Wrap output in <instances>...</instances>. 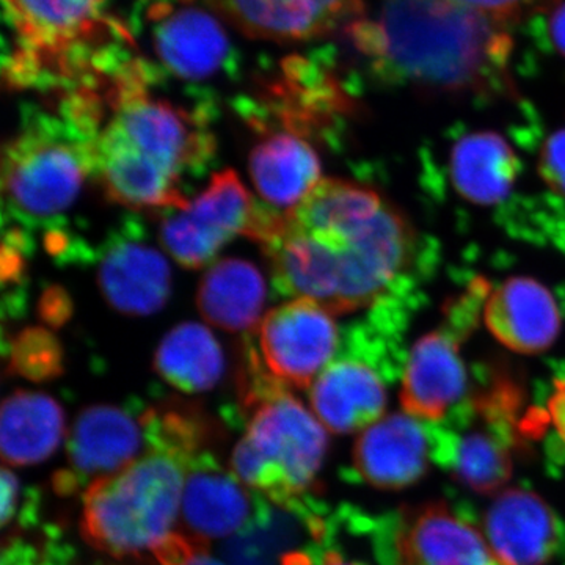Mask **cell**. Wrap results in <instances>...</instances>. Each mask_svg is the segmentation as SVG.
Returning <instances> with one entry per match:
<instances>
[{
    "instance_id": "cell-3",
    "label": "cell",
    "mask_w": 565,
    "mask_h": 565,
    "mask_svg": "<svg viewBox=\"0 0 565 565\" xmlns=\"http://www.w3.org/2000/svg\"><path fill=\"white\" fill-rule=\"evenodd\" d=\"M150 448L120 473L87 486L82 531L111 556L158 552L180 522L195 430L178 414H150Z\"/></svg>"
},
{
    "instance_id": "cell-26",
    "label": "cell",
    "mask_w": 565,
    "mask_h": 565,
    "mask_svg": "<svg viewBox=\"0 0 565 565\" xmlns=\"http://www.w3.org/2000/svg\"><path fill=\"white\" fill-rule=\"evenodd\" d=\"M154 371L182 393L211 392L225 373V356L207 327L184 322L162 338L154 353Z\"/></svg>"
},
{
    "instance_id": "cell-6",
    "label": "cell",
    "mask_w": 565,
    "mask_h": 565,
    "mask_svg": "<svg viewBox=\"0 0 565 565\" xmlns=\"http://www.w3.org/2000/svg\"><path fill=\"white\" fill-rule=\"evenodd\" d=\"M250 364V422L234 446L232 471L248 489L274 503L302 504L326 460L329 435L313 411L259 366L262 360L255 351Z\"/></svg>"
},
{
    "instance_id": "cell-22",
    "label": "cell",
    "mask_w": 565,
    "mask_h": 565,
    "mask_svg": "<svg viewBox=\"0 0 565 565\" xmlns=\"http://www.w3.org/2000/svg\"><path fill=\"white\" fill-rule=\"evenodd\" d=\"M250 177L263 202L288 214L322 181L321 162L296 132H275L253 148Z\"/></svg>"
},
{
    "instance_id": "cell-2",
    "label": "cell",
    "mask_w": 565,
    "mask_h": 565,
    "mask_svg": "<svg viewBox=\"0 0 565 565\" xmlns=\"http://www.w3.org/2000/svg\"><path fill=\"white\" fill-rule=\"evenodd\" d=\"M154 70L128 57L103 81L110 115L96 136L95 178L110 202L131 210H184L188 174L214 158L204 106L188 110L152 95Z\"/></svg>"
},
{
    "instance_id": "cell-35",
    "label": "cell",
    "mask_w": 565,
    "mask_h": 565,
    "mask_svg": "<svg viewBox=\"0 0 565 565\" xmlns=\"http://www.w3.org/2000/svg\"><path fill=\"white\" fill-rule=\"evenodd\" d=\"M152 2H159V0H152ZM170 2H192V0H170Z\"/></svg>"
},
{
    "instance_id": "cell-7",
    "label": "cell",
    "mask_w": 565,
    "mask_h": 565,
    "mask_svg": "<svg viewBox=\"0 0 565 565\" xmlns=\"http://www.w3.org/2000/svg\"><path fill=\"white\" fill-rule=\"evenodd\" d=\"M98 131L68 103L62 109L29 111L2 158L6 215L39 226L61 218L95 178Z\"/></svg>"
},
{
    "instance_id": "cell-9",
    "label": "cell",
    "mask_w": 565,
    "mask_h": 565,
    "mask_svg": "<svg viewBox=\"0 0 565 565\" xmlns=\"http://www.w3.org/2000/svg\"><path fill=\"white\" fill-rule=\"evenodd\" d=\"M379 565H501L467 516L445 503L366 519Z\"/></svg>"
},
{
    "instance_id": "cell-33",
    "label": "cell",
    "mask_w": 565,
    "mask_h": 565,
    "mask_svg": "<svg viewBox=\"0 0 565 565\" xmlns=\"http://www.w3.org/2000/svg\"><path fill=\"white\" fill-rule=\"evenodd\" d=\"M178 565H228L218 559V557L210 555L203 546L193 550L191 555L182 559Z\"/></svg>"
},
{
    "instance_id": "cell-11",
    "label": "cell",
    "mask_w": 565,
    "mask_h": 565,
    "mask_svg": "<svg viewBox=\"0 0 565 565\" xmlns=\"http://www.w3.org/2000/svg\"><path fill=\"white\" fill-rule=\"evenodd\" d=\"M258 348L267 373L294 388H310L337 359L340 333L322 305L294 299L274 308L258 326Z\"/></svg>"
},
{
    "instance_id": "cell-12",
    "label": "cell",
    "mask_w": 565,
    "mask_h": 565,
    "mask_svg": "<svg viewBox=\"0 0 565 565\" xmlns=\"http://www.w3.org/2000/svg\"><path fill=\"white\" fill-rule=\"evenodd\" d=\"M152 47L167 73L189 82L212 79L236 65L221 18L192 2H152Z\"/></svg>"
},
{
    "instance_id": "cell-32",
    "label": "cell",
    "mask_w": 565,
    "mask_h": 565,
    "mask_svg": "<svg viewBox=\"0 0 565 565\" xmlns=\"http://www.w3.org/2000/svg\"><path fill=\"white\" fill-rule=\"evenodd\" d=\"M546 32L555 50L565 57V0L556 2L550 10Z\"/></svg>"
},
{
    "instance_id": "cell-20",
    "label": "cell",
    "mask_w": 565,
    "mask_h": 565,
    "mask_svg": "<svg viewBox=\"0 0 565 565\" xmlns=\"http://www.w3.org/2000/svg\"><path fill=\"white\" fill-rule=\"evenodd\" d=\"M386 399L385 379L359 352L334 359L310 386L311 411L333 434L373 426L384 415Z\"/></svg>"
},
{
    "instance_id": "cell-8",
    "label": "cell",
    "mask_w": 565,
    "mask_h": 565,
    "mask_svg": "<svg viewBox=\"0 0 565 565\" xmlns=\"http://www.w3.org/2000/svg\"><path fill=\"white\" fill-rule=\"evenodd\" d=\"M520 405L497 393H478L444 422L429 423L433 463L476 493L503 489L514 471V451L527 444Z\"/></svg>"
},
{
    "instance_id": "cell-27",
    "label": "cell",
    "mask_w": 565,
    "mask_h": 565,
    "mask_svg": "<svg viewBox=\"0 0 565 565\" xmlns=\"http://www.w3.org/2000/svg\"><path fill=\"white\" fill-rule=\"evenodd\" d=\"M61 345L50 332L24 330L11 343V366L29 379H46L61 373Z\"/></svg>"
},
{
    "instance_id": "cell-34",
    "label": "cell",
    "mask_w": 565,
    "mask_h": 565,
    "mask_svg": "<svg viewBox=\"0 0 565 565\" xmlns=\"http://www.w3.org/2000/svg\"><path fill=\"white\" fill-rule=\"evenodd\" d=\"M322 565H363L359 563H353V561H345L343 556L338 555L334 552H326L323 553Z\"/></svg>"
},
{
    "instance_id": "cell-24",
    "label": "cell",
    "mask_w": 565,
    "mask_h": 565,
    "mask_svg": "<svg viewBox=\"0 0 565 565\" xmlns=\"http://www.w3.org/2000/svg\"><path fill=\"white\" fill-rule=\"evenodd\" d=\"M266 297V280L255 264L225 258L204 274L196 305L211 326L226 332H248L263 321Z\"/></svg>"
},
{
    "instance_id": "cell-28",
    "label": "cell",
    "mask_w": 565,
    "mask_h": 565,
    "mask_svg": "<svg viewBox=\"0 0 565 565\" xmlns=\"http://www.w3.org/2000/svg\"><path fill=\"white\" fill-rule=\"evenodd\" d=\"M539 173L553 192L565 196V129L545 140L539 156Z\"/></svg>"
},
{
    "instance_id": "cell-19",
    "label": "cell",
    "mask_w": 565,
    "mask_h": 565,
    "mask_svg": "<svg viewBox=\"0 0 565 565\" xmlns=\"http://www.w3.org/2000/svg\"><path fill=\"white\" fill-rule=\"evenodd\" d=\"M234 28L250 39L302 43L349 25L364 6L362 0H210Z\"/></svg>"
},
{
    "instance_id": "cell-14",
    "label": "cell",
    "mask_w": 565,
    "mask_h": 565,
    "mask_svg": "<svg viewBox=\"0 0 565 565\" xmlns=\"http://www.w3.org/2000/svg\"><path fill=\"white\" fill-rule=\"evenodd\" d=\"M263 497L210 455L195 456L185 476L180 523L185 537L204 545L243 533L263 520Z\"/></svg>"
},
{
    "instance_id": "cell-18",
    "label": "cell",
    "mask_w": 565,
    "mask_h": 565,
    "mask_svg": "<svg viewBox=\"0 0 565 565\" xmlns=\"http://www.w3.org/2000/svg\"><path fill=\"white\" fill-rule=\"evenodd\" d=\"M433 462L429 423L393 414L366 427L353 446V476L381 490L415 484Z\"/></svg>"
},
{
    "instance_id": "cell-1",
    "label": "cell",
    "mask_w": 565,
    "mask_h": 565,
    "mask_svg": "<svg viewBox=\"0 0 565 565\" xmlns=\"http://www.w3.org/2000/svg\"><path fill=\"white\" fill-rule=\"evenodd\" d=\"M353 47L392 84L449 95H501L512 41L504 22L459 0H377L348 25Z\"/></svg>"
},
{
    "instance_id": "cell-31",
    "label": "cell",
    "mask_w": 565,
    "mask_h": 565,
    "mask_svg": "<svg viewBox=\"0 0 565 565\" xmlns=\"http://www.w3.org/2000/svg\"><path fill=\"white\" fill-rule=\"evenodd\" d=\"M20 482L17 476L9 468L2 470V525L7 526L10 520L17 514L18 503H20Z\"/></svg>"
},
{
    "instance_id": "cell-16",
    "label": "cell",
    "mask_w": 565,
    "mask_h": 565,
    "mask_svg": "<svg viewBox=\"0 0 565 565\" xmlns=\"http://www.w3.org/2000/svg\"><path fill=\"white\" fill-rule=\"evenodd\" d=\"M150 412H131L118 405L84 408L68 437L70 476L65 482L98 481L120 473L150 448Z\"/></svg>"
},
{
    "instance_id": "cell-13",
    "label": "cell",
    "mask_w": 565,
    "mask_h": 565,
    "mask_svg": "<svg viewBox=\"0 0 565 565\" xmlns=\"http://www.w3.org/2000/svg\"><path fill=\"white\" fill-rule=\"evenodd\" d=\"M98 282L107 303L128 316L158 313L172 292L169 262L136 218H126L104 241Z\"/></svg>"
},
{
    "instance_id": "cell-25",
    "label": "cell",
    "mask_w": 565,
    "mask_h": 565,
    "mask_svg": "<svg viewBox=\"0 0 565 565\" xmlns=\"http://www.w3.org/2000/svg\"><path fill=\"white\" fill-rule=\"evenodd\" d=\"M449 167L456 191L481 206L503 202L519 174L514 150L494 132H475L457 141Z\"/></svg>"
},
{
    "instance_id": "cell-30",
    "label": "cell",
    "mask_w": 565,
    "mask_h": 565,
    "mask_svg": "<svg viewBox=\"0 0 565 565\" xmlns=\"http://www.w3.org/2000/svg\"><path fill=\"white\" fill-rule=\"evenodd\" d=\"M548 427L555 430V441L548 445L550 456L553 460L565 459V381L557 382L555 393L550 399Z\"/></svg>"
},
{
    "instance_id": "cell-17",
    "label": "cell",
    "mask_w": 565,
    "mask_h": 565,
    "mask_svg": "<svg viewBox=\"0 0 565 565\" xmlns=\"http://www.w3.org/2000/svg\"><path fill=\"white\" fill-rule=\"evenodd\" d=\"M484 527L501 565H546L565 550L563 520L531 490L509 489L498 494L487 511Z\"/></svg>"
},
{
    "instance_id": "cell-10",
    "label": "cell",
    "mask_w": 565,
    "mask_h": 565,
    "mask_svg": "<svg viewBox=\"0 0 565 565\" xmlns=\"http://www.w3.org/2000/svg\"><path fill=\"white\" fill-rule=\"evenodd\" d=\"M258 207L239 177L222 170L184 210L166 211L159 223L162 247L185 269H200L234 236L247 237Z\"/></svg>"
},
{
    "instance_id": "cell-15",
    "label": "cell",
    "mask_w": 565,
    "mask_h": 565,
    "mask_svg": "<svg viewBox=\"0 0 565 565\" xmlns=\"http://www.w3.org/2000/svg\"><path fill=\"white\" fill-rule=\"evenodd\" d=\"M473 327L448 316L441 329L427 333L412 349L403 375L405 414L427 423L444 422L463 404L467 370L460 343Z\"/></svg>"
},
{
    "instance_id": "cell-5",
    "label": "cell",
    "mask_w": 565,
    "mask_h": 565,
    "mask_svg": "<svg viewBox=\"0 0 565 565\" xmlns=\"http://www.w3.org/2000/svg\"><path fill=\"white\" fill-rule=\"evenodd\" d=\"M109 0H3L13 46L3 62L13 87H65L99 76L132 43Z\"/></svg>"
},
{
    "instance_id": "cell-4",
    "label": "cell",
    "mask_w": 565,
    "mask_h": 565,
    "mask_svg": "<svg viewBox=\"0 0 565 565\" xmlns=\"http://www.w3.org/2000/svg\"><path fill=\"white\" fill-rule=\"evenodd\" d=\"M289 222L322 241L340 269L337 315L377 302L401 277L415 252V233L405 215L373 189L327 178L296 210Z\"/></svg>"
},
{
    "instance_id": "cell-29",
    "label": "cell",
    "mask_w": 565,
    "mask_h": 565,
    "mask_svg": "<svg viewBox=\"0 0 565 565\" xmlns=\"http://www.w3.org/2000/svg\"><path fill=\"white\" fill-rule=\"evenodd\" d=\"M459 2L505 24L508 21H514L520 14L527 13V10L539 6L541 0H459Z\"/></svg>"
},
{
    "instance_id": "cell-23",
    "label": "cell",
    "mask_w": 565,
    "mask_h": 565,
    "mask_svg": "<svg viewBox=\"0 0 565 565\" xmlns=\"http://www.w3.org/2000/svg\"><path fill=\"white\" fill-rule=\"evenodd\" d=\"M65 437V414L54 397L14 392L0 412V452L10 467H31L50 459Z\"/></svg>"
},
{
    "instance_id": "cell-21",
    "label": "cell",
    "mask_w": 565,
    "mask_h": 565,
    "mask_svg": "<svg viewBox=\"0 0 565 565\" xmlns=\"http://www.w3.org/2000/svg\"><path fill=\"white\" fill-rule=\"evenodd\" d=\"M484 321L501 344L526 355L548 351L561 332L555 299L544 285L527 277L509 278L490 291Z\"/></svg>"
}]
</instances>
